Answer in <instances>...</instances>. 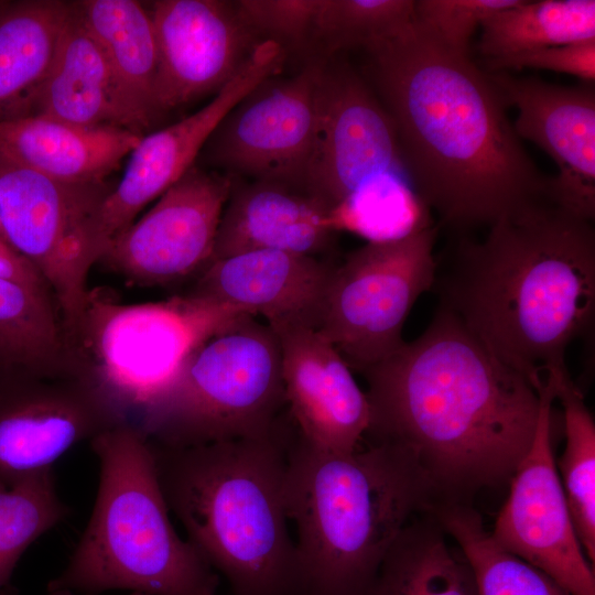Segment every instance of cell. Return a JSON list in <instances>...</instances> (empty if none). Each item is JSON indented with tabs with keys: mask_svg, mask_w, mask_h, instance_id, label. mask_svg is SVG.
I'll return each instance as SVG.
<instances>
[{
	"mask_svg": "<svg viewBox=\"0 0 595 595\" xmlns=\"http://www.w3.org/2000/svg\"><path fill=\"white\" fill-rule=\"evenodd\" d=\"M33 113L79 126L120 127L142 134L76 4L63 28Z\"/></svg>",
	"mask_w": 595,
	"mask_h": 595,
	"instance_id": "603a6c76",
	"label": "cell"
},
{
	"mask_svg": "<svg viewBox=\"0 0 595 595\" xmlns=\"http://www.w3.org/2000/svg\"><path fill=\"white\" fill-rule=\"evenodd\" d=\"M363 77L388 113L407 178L465 234L548 198L488 72L413 22L363 48Z\"/></svg>",
	"mask_w": 595,
	"mask_h": 595,
	"instance_id": "6da1fadb",
	"label": "cell"
},
{
	"mask_svg": "<svg viewBox=\"0 0 595 595\" xmlns=\"http://www.w3.org/2000/svg\"><path fill=\"white\" fill-rule=\"evenodd\" d=\"M489 73V72H488ZM505 104L517 108L512 123L520 140L531 141L556 164L548 198L581 219H595L594 85L562 86L536 77L489 73Z\"/></svg>",
	"mask_w": 595,
	"mask_h": 595,
	"instance_id": "ac0fdd59",
	"label": "cell"
},
{
	"mask_svg": "<svg viewBox=\"0 0 595 595\" xmlns=\"http://www.w3.org/2000/svg\"><path fill=\"white\" fill-rule=\"evenodd\" d=\"M405 175L392 122L364 77L335 56L323 60L304 187L328 207L376 176Z\"/></svg>",
	"mask_w": 595,
	"mask_h": 595,
	"instance_id": "4fadbf2b",
	"label": "cell"
},
{
	"mask_svg": "<svg viewBox=\"0 0 595 595\" xmlns=\"http://www.w3.org/2000/svg\"><path fill=\"white\" fill-rule=\"evenodd\" d=\"M0 365L78 368L51 292L0 278Z\"/></svg>",
	"mask_w": 595,
	"mask_h": 595,
	"instance_id": "f1b7e54d",
	"label": "cell"
},
{
	"mask_svg": "<svg viewBox=\"0 0 595 595\" xmlns=\"http://www.w3.org/2000/svg\"><path fill=\"white\" fill-rule=\"evenodd\" d=\"M487 72L526 68L552 71L580 78L584 84L595 82V40L556 45L485 62Z\"/></svg>",
	"mask_w": 595,
	"mask_h": 595,
	"instance_id": "d590c367",
	"label": "cell"
},
{
	"mask_svg": "<svg viewBox=\"0 0 595 595\" xmlns=\"http://www.w3.org/2000/svg\"><path fill=\"white\" fill-rule=\"evenodd\" d=\"M143 134L120 127H88L39 113L0 121V156L47 177L102 183Z\"/></svg>",
	"mask_w": 595,
	"mask_h": 595,
	"instance_id": "7402d4cb",
	"label": "cell"
},
{
	"mask_svg": "<svg viewBox=\"0 0 595 595\" xmlns=\"http://www.w3.org/2000/svg\"><path fill=\"white\" fill-rule=\"evenodd\" d=\"M72 6L31 0L0 9V121L33 113Z\"/></svg>",
	"mask_w": 595,
	"mask_h": 595,
	"instance_id": "d4e9b609",
	"label": "cell"
},
{
	"mask_svg": "<svg viewBox=\"0 0 595 595\" xmlns=\"http://www.w3.org/2000/svg\"><path fill=\"white\" fill-rule=\"evenodd\" d=\"M534 434L493 530L506 551L547 573L572 595H595L594 569L576 536L551 443L552 382L539 390Z\"/></svg>",
	"mask_w": 595,
	"mask_h": 595,
	"instance_id": "5bb4252c",
	"label": "cell"
},
{
	"mask_svg": "<svg viewBox=\"0 0 595 595\" xmlns=\"http://www.w3.org/2000/svg\"><path fill=\"white\" fill-rule=\"evenodd\" d=\"M286 60L277 42H260L239 72L194 113L148 136L130 152L125 173L106 196L96 231L97 261L109 244L153 199L159 198L198 159L225 116L268 78L280 75Z\"/></svg>",
	"mask_w": 595,
	"mask_h": 595,
	"instance_id": "2e32d148",
	"label": "cell"
},
{
	"mask_svg": "<svg viewBox=\"0 0 595 595\" xmlns=\"http://www.w3.org/2000/svg\"><path fill=\"white\" fill-rule=\"evenodd\" d=\"M111 188L57 181L0 156L2 234L48 284L66 333L89 289L98 216Z\"/></svg>",
	"mask_w": 595,
	"mask_h": 595,
	"instance_id": "30bf717a",
	"label": "cell"
},
{
	"mask_svg": "<svg viewBox=\"0 0 595 595\" xmlns=\"http://www.w3.org/2000/svg\"><path fill=\"white\" fill-rule=\"evenodd\" d=\"M320 1L239 0L234 3L242 22L260 41H274L286 51V47H312Z\"/></svg>",
	"mask_w": 595,
	"mask_h": 595,
	"instance_id": "836d02e7",
	"label": "cell"
},
{
	"mask_svg": "<svg viewBox=\"0 0 595 595\" xmlns=\"http://www.w3.org/2000/svg\"><path fill=\"white\" fill-rule=\"evenodd\" d=\"M437 227L367 242L336 264L317 332L351 371L363 372L399 349L418 299L432 290Z\"/></svg>",
	"mask_w": 595,
	"mask_h": 595,
	"instance_id": "9c48e42d",
	"label": "cell"
},
{
	"mask_svg": "<svg viewBox=\"0 0 595 595\" xmlns=\"http://www.w3.org/2000/svg\"><path fill=\"white\" fill-rule=\"evenodd\" d=\"M47 595H75L68 589H47ZM129 595H145L142 593H130Z\"/></svg>",
	"mask_w": 595,
	"mask_h": 595,
	"instance_id": "74e56055",
	"label": "cell"
},
{
	"mask_svg": "<svg viewBox=\"0 0 595 595\" xmlns=\"http://www.w3.org/2000/svg\"><path fill=\"white\" fill-rule=\"evenodd\" d=\"M0 237L4 238L3 234H2V229H1V225H0ZM6 239V238H4Z\"/></svg>",
	"mask_w": 595,
	"mask_h": 595,
	"instance_id": "f35d334b",
	"label": "cell"
},
{
	"mask_svg": "<svg viewBox=\"0 0 595 595\" xmlns=\"http://www.w3.org/2000/svg\"><path fill=\"white\" fill-rule=\"evenodd\" d=\"M485 62L545 47L595 40L594 0H521L480 26Z\"/></svg>",
	"mask_w": 595,
	"mask_h": 595,
	"instance_id": "83f0119b",
	"label": "cell"
},
{
	"mask_svg": "<svg viewBox=\"0 0 595 595\" xmlns=\"http://www.w3.org/2000/svg\"><path fill=\"white\" fill-rule=\"evenodd\" d=\"M429 508L402 529L366 595H478L474 573Z\"/></svg>",
	"mask_w": 595,
	"mask_h": 595,
	"instance_id": "484cf974",
	"label": "cell"
},
{
	"mask_svg": "<svg viewBox=\"0 0 595 595\" xmlns=\"http://www.w3.org/2000/svg\"><path fill=\"white\" fill-rule=\"evenodd\" d=\"M149 12L161 115L215 96L262 42L242 22L234 1L158 0Z\"/></svg>",
	"mask_w": 595,
	"mask_h": 595,
	"instance_id": "e0dca14e",
	"label": "cell"
},
{
	"mask_svg": "<svg viewBox=\"0 0 595 595\" xmlns=\"http://www.w3.org/2000/svg\"><path fill=\"white\" fill-rule=\"evenodd\" d=\"M68 513L53 468L0 480V595L10 594L13 571L25 550Z\"/></svg>",
	"mask_w": 595,
	"mask_h": 595,
	"instance_id": "1f68e13d",
	"label": "cell"
},
{
	"mask_svg": "<svg viewBox=\"0 0 595 595\" xmlns=\"http://www.w3.org/2000/svg\"><path fill=\"white\" fill-rule=\"evenodd\" d=\"M89 443L99 462L97 497L66 567L47 589L216 595L217 574L171 522L147 434L125 422Z\"/></svg>",
	"mask_w": 595,
	"mask_h": 595,
	"instance_id": "8992f818",
	"label": "cell"
},
{
	"mask_svg": "<svg viewBox=\"0 0 595 595\" xmlns=\"http://www.w3.org/2000/svg\"><path fill=\"white\" fill-rule=\"evenodd\" d=\"M244 315L250 314L192 294L125 304L95 288L88 289L67 338L79 369L137 424L190 356Z\"/></svg>",
	"mask_w": 595,
	"mask_h": 595,
	"instance_id": "52a82bcc",
	"label": "cell"
},
{
	"mask_svg": "<svg viewBox=\"0 0 595 595\" xmlns=\"http://www.w3.org/2000/svg\"><path fill=\"white\" fill-rule=\"evenodd\" d=\"M75 4L142 133L161 116L156 99L158 46L150 12L134 0H86Z\"/></svg>",
	"mask_w": 595,
	"mask_h": 595,
	"instance_id": "cb8c5ba5",
	"label": "cell"
},
{
	"mask_svg": "<svg viewBox=\"0 0 595 595\" xmlns=\"http://www.w3.org/2000/svg\"><path fill=\"white\" fill-rule=\"evenodd\" d=\"M413 20V0H321L312 47L318 58H331L394 36Z\"/></svg>",
	"mask_w": 595,
	"mask_h": 595,
	"instance_id": "d6a6232c",
	"label": "cell"
},
{
	"mask_svg": "<svg viewBox=\"0 0 595 595\" xmlns=\"http://www.w3.org/2000/svg\"><path fill=\"white\" fill-rule=\"evenodd\" d=\"M125 422L78 368L0 365V480L53 468L80 442Z\"/></svg>",
	"mask_w": 595,
	"mask_h": 595,
	"instance_id": "8fae6325",
	"label": "cell"
},
{
	"mask_svg": "<svg viewBox=\"0 0 595 595\" xmlns=\"http://www.w3.org/2000/svg\"><path fill=\"white\" fill-rule=\"evenodd\" d=\"M325 225L334 234L348 231L368 242L398 240L433 226L430 209L408 178L394 173L361 185L329 209Z\"/></svg>",
	"mask_w": 595,
	"mask_h": 595,
	"instance_id": "4dcf8cb0",
	"label": "cell"
},
{
	"mask_svg": "<svg viewBox=\"0 0 595 595\" xmlns=\"http://www.w3.org/2000/svg\"><path fill=\"white\" fill-rule=\"evenodd\" d=\"M487 229L483 240L459 238L432 289L439 305L539 392L594 325L595 229L549 199Z\"/></svg>",
	"mask_w": 595,
	"mask_h": 595,
	"instance_id": "3957f363",
	"label": "cell"
},
{
	"mask_svg": "<svg viewBox=\"0 0 595 595\" xmlns=\"http://www.w3.org/2000/svg\"><path fill=\"white\" fill-rule=\"evenodd\" d=\"M361 375L365 437L407 451L440 501L509 483L529 450L539 393L441 305L424 332Z\"/></svg>",
	"mask_w": 595,
	"mask_h": 595,
	"instance_id": "7a4b0ae2",
	"label": "cell"
},
{
	"mask_svg": "<svg viewBox=\"0 0 595 595\" xmlns=\"http://www.w3.org/2000/svg\"><path fill=\"white\" fill-rule=\"evenodd\" d=\"M278 336L289 414L311 446L336 454L359 447L370 423V405L351 369L317 331L270 326Z\"/></svg>",
	"mask_w": 595,
	"mask_h": 595,
	"instance_id": "d6986e66",
	"label": "cell"
},
{
	"mask_svg": "<svg viewBox=\"0 0 595 595\" xmlns=\"http://www.w3.org/2000/svg\"><path fill=\"white\" fill-rule=\"evenodd\" d=\"M521 0H419L414 18L451 51L470 56L476 29L493 14Z\"/></svg>",
	"mask_w": 595,
	"mask_h": 595,
	"instance_id": "e575fe53",
	"label": "cell"
},
{
	"mask_svg": "<svg viewBox=\"0 0 595 595\" xmlns=\"http://www.w3.org/2000/svg\"><path fill=\"white\" fill-rule=\"evenodd\" d=\"M0 278L52 293L48 284L32 263L2 237H0Z\"/></svg>",
	"mask_w": 595,
	"mask_h": 595,
	"instance_id": "8d00e7d4",
	"label": "cell"
},
{
	"mask_svg": "<svg viewBox=\"0 0 595 595\" xmlns=\"http://www.w3.org/2000/svg\"><path fill=\"white\" fill-rule=\"evenodd\" d=\"M294 432L288 412L258 436L192 446L149 439L170 512L235 595H300L285 500Z\"/></svg>",
	"mask_w": 595,
	"mask_h": 595,
	"instance_id": "277c9868",
	"label": "cell"
},
{
	"mask_svg": "<svg viewBox=\"0 0 595 595\" xmlns=\"http://www.w3.org/2000/svg\"><path fill=\"white\" fill-rule=\"evenodd\" d=\"M285 500L300 595H366L393 542L439 496L404 450L368 443L348 454L307 444L288 448Z\"/></svg>",
	"mask_w": 595,
	"mask_h": 595,
	"instance_id": "5b68a950",
	"label": "cell"
},
{
	"mask_svg": "<svg viewBox=\"0 0 595 595\" xmlns=\"http://www.w3.org/2000/svg\"><path fill=\"white\" fill-rule=\"evenodd\" d=\"M322 63L313 58L294 76L261 83L225 116L196 163L240 178L305 188Z\"/></svg>",
	"mask_w": 595,
	"mask_h": 595,
	"instance_id": "7c38bea8",
	"label": "cell"
},
{
	"mask_svg": "<svg viewBox=\"0 0 595 595\" xmlns=\"http://www.w3.org/2000/svg\"><path fill=\"white\" fill-rule=\"evenodd\" d=\"M244 315L204 342L137 425L167 446H192L270 432L285 415L277 334Z\"/></svg>",
	"mask_w": 595,
	"mask_h": 595,
	"instance_id": "ba28073f",
	"label": "cell"
},
{
	"mask_svg": "<svg viewBox=\"0 0 595 595\" xmlns=\"http://www.w3.org/2000/svg\"><path fill=\"white\" fill-rule=\"evenodd\" d=\"M234 178L194 164L109 244L99 261L139 285L198 275L212 259Z\"/></svg>",
	"mask_w": 595,
	"mask_h": 595,
	"instance_id": "9a60e30c",
	"label": "cell"
},
{
	"mask_svg": "<svg viewBox=\"0 0 595 595\" xmlns=\"http://www.w3.org/2000/svg\"><path fill=\"white\" fill-rule=\"evenodd\" d=\"M430 509L466 558L478 595H572L547 573L502 549L469 502L437 501Z\"/></svg>",
	"mask_w": 595,
	"mask_h": 595,
	"instance_id": "4316f807",
	"label": "cell"
},
{
	"mask_svg": "<svg viewBox=\"0 0 595 595\" xmlns=\"http://www.w3.org/2000/svg\"><path fill=\"white\" fill-rule=\"evenodd\" d=\"M563 408L564 451L559 476L576 536L587 560L595 562V423L581 388L566 365L545 375Z\"/></svg>",
	"mask_w": 595,
	"mask_h": 595,
	"instance_id": "f546056e",
	"label": "cell"
},
{
	"mask_svg": "<svg viewBox=\"0 0 595 595\" xmlns=\"http://www.w3.org/2000/svg\"><path fill=\"white\" fill-rule=\"evenodd\" d=\"M327 205L305 188L235 176L209 262L252 250L318 258L335 235Z\"/></svg>",
	"mask_w": 595,
	"mask_h": 595,
	"instance_id": "44dd1931",
	"label": "cell"
},
{
	"mask_svg": "<svg viewBox=\"0 0 595 595\" xmlns=\"http://www.w3.org/2000/svg\"><path fill=\"white\" fill-rule=\"evenodd\" d=\"M335 263L278 250H252L209 262L188 293L261 315L269 326L317 331Z\"/></svg>",
	"mask_w": 595,
	"mask_h": 595,
	"instance_id": "ffe728a7",
	"label": "cell"
}]
</instances>
